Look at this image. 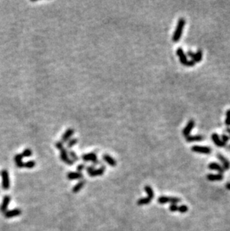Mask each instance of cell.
<instances>
[{"label": "cell", "mask_w": 230, "mask_h": 231, "mask_svg": "<svg viewBox=\"0 0 230 231\" xmlns=\"http://www.w3.org/2000/svg\"><path fill=\"white\" fill-rule=\"evenodd\" d=\"M22 154H17L14 156V161L16 163V165L17 168H24V162L22 161Z\"/></svg>", "instance_id": "ffe728a7"}, {"label": "cell", "mask_w": 230, "mask_h": 231, "mask_svg": "<svg viewBox=\"0 0 230 231\" xmlns=\"http://www.w3.org/2000/svg\"><path fill=\"white\" fill-rule=\"evenodd\" d=\"M194 126H195V121L192 119L190 120V121H188L187 125L185 126V127L183 129L182 135H184V137H187L188 136V135H190V133H191V132L192 131V129H193V127H194Z\"/></svg>", "instance_id": "52a82bcc"}, {"label": "cell", "mask_w": 230, "mask_h": 231, "mask_svg": "<svg viewBox=\"0 0 230 231\" xmlns=\"http://www.w3.org/2000/svg\"><path fill=\"white\" fill-rule=\"evenodd\" d=\"M85 168H86V165H85V164H81V165H78L77 166V172H79V173H81V171H83Z\"/></svg>", "instance_id": "d6a6232c"}, {"label": "cell", "mask_w": 230, "mask_h": 231, "mask_svg": "<svg viewBox=\"0 0 230 231\" xmlns=\"http://www.w3.org/2000/svg\"><path fill=\"white\" fill-rule=\"evenodd\" d=\"M152 201V199L149 198V197H143V198L139 199L138 201H137V204L139 206H143V205H147L149 204Z\"/></svg>", "instance_id": "603a6c76"}, {"label": "cell", "mask_w": 230, "mask_h": 231, "mask_svg": "<svg viewBox=\"0 0 230 231\" xmlns=\"http://www.w3.org/2000/svg\"><path fill=\"white\" fill-rule=\"evenodd\" d=\"M180 198L177 197H167V196H160L158 198V202L161 204H165L167 203H171L172 204H176L181 202Z\"/></svg>", "instance_id": "3957f363"}, {"label": "cell", "mask_w": 230, "mask_h": 231, "mask_svg": "<svg viewBox=\"0 0 230 231\" xmlns=\"http://www.w3.org/2000/svg\"><path fill=\"white\" fill-rule=\"evenodd\" d=\"M105 171V165H102L100 168H98V169L94 170V171L92 172L90 174H89V176L90 177L102 176V175H103Z\"/></svg>", "instance_id": "e0dca14e"}, {"label": "cell", "mask_w": 230, "mask_h": 231, "mask_svg": "<svg viewBox=\"0 0 230 231\" xmlns=\"http://www.w3.org/2000/svg\"><path fill=\"white\" fill-rule=\"evenodd\" d=\"M208 168L211 170H214V171H218L220 174H223L225 171L223 166H221L217 162H211L208 165Z\"/></svg>", "instance_id": "8fae6325"}, {"label": "cell", "mask_w": 230, "mask_h": 231, "mask_svg": "<svg viewBox=\"0 0 230 231\" xmlns=\"http://www.w3.org/2000/svg\"><path fill=\"white\" fill-rule=\"evenodd\" d=\"M85 183H86V182H85V180H81V181L78 182V183L76 184V185H75V186L73 187V189H72L73 193H78V192L83 188Z\"/></svg>", "instance_id": "44dd1931"}, {"label": "cell", "mask_w": 230, "mask_h": 231, "mask_svg": "<svg viewBox=\"0 0 230 231\" xmlns=\"http://www.w3.org/2000/svg\"><path fill=\"white\" fill-rule=\"evenodd\" d=\"M176 54H177L178 57L179 58V61H180L181 64H182V65H183L184 66H186V67H188V62H189V60H188L187 55H185V53H184V50H183V49L182 47H179L177 49Z\"/></svg>", "instance_id": "5b68a950"}, {"label": "cell", "mask_w": 230, "mask_h": 231, "mask_svg": "<svg viewBox=\"0 0 230 231\" xmlns=\"http://www.w3.org/2000/svg\"><path fill=\"white\" fill-rule=\"evenodd\" d=\"M217 159L220 161V162L222 163L223 165V168H224V170H229L230 168V162L229 161L226 159L225 156H224L222 154L218 153L217 155Z\"/></svg>", "instance_id": "7c38bea8"}, {"label": "cell", "mask_w": 230, "mask_h": 231, "mask_svg": "<svg viewBox=\"0 0 230 231\" xmlns=\"http://www.w3.org/2000/svg\"><path fill=\"white\" fill-rule=\"evenodd\" d=\"M144 190L147 194V197L153 200V197H154V192H153V189H152V187L149 186V185H146L144 187Z\"/></svg>", "instance_id": "cb8c5ba5"}, {"label": "cell", "mask_w": 230, "mask_h": 231, "mask_svg": "<svg viewBox=\"0 0 230 231\" xmlns=\"http://www.w3.org/2000/svg\"><path fill=\"white\" fill-rule=\"evenodd\" d=\"M36 163L35 161L31 160V161H28L24 163V167L26 168H29V169H31V168H33L34 166H35Z\"/></svg>", "instance_id": "484cf974"}, {"label": "cell", "mask_w": 230, "mask_h": 231, "mask_svg": "<svg viewBox=\"0 0 230 231\" xmlns=\"http://www.w3.org/2000/svg\"><path fill=\"white\" fill-rule=\"evenodd\" d=\"M55 147H56L59 150V151H60V159H61L64 163L69 165H72L74 164V161L69 157L67 150L64 148V145H63L61 141H57L56 143H55Z\"/></svg>", "instance_id": "6da1fadb"}, {"label": "cell", "mask_w": 230, "mask_h": 231, "mask_svg": "<svg viewBox=\"0 0 230 231\" xmlns=\"http://www.w3.org/2000/svg\"><path fill=\"white\" fill-rule=\"evenodd\" d=\"M21 154H22V157H30V156L32 155V151H31L30 149L27 148L22 151V153Z\"/></svg>", "instance_id": "4316f807"}, {"label": "cell", "mask_w": 230, "mask_h": 231, "mask_svg": "<svg viewBox=\"0 0 230 231\" xmlns=\"http://www.w3.org/2000/svg\"><path fill=\"white\" fill-rule=\"evenodd\" d=\"M21 213H22L21 209H18V208H16V209H14L8 210V211L5 212V217L7 218H14V217H17V216H18V215H20Z\"/></svg>", "instance_id": "9c48e42d"}, {"label": "cell", "mask_w": 230, "mask_h": 231, "mask_svg": "<svg viewBox=\"0 0 230 231\" xmlns=\"http://www.w3.org/2000/svg\"><path fill=\"white\" fill-rule=\"evenodd\" d=\"M226 188L227 189H229V190H230V183H226Z\"/></svg>", "instance_id": "d590c367"}, {"label": "cell", "mask_w": 230, "mask_h": 231, "mask_svg": "<svg viewBox=\"0 0 230 231\" xmlns=\"http://www.w3.org/2000/svg\"><path fill=\"white\" fill-rule=\"evenodd\" d=\"M212 141H214V145H215L216 146H217V147H224L226 146V144H224V142L222 141V140L220 139V138L218 134H217V133H213L212 135Z\"/></svg>", "instance_id": "5bb4252c"}, {"label": "cell", "mask_w": 230, "mask_h": 231, "mask_svg": "<svg viewBox=\"0 0 230 231\" xmlns=\"http://www.w3.org/2000/svg\"><path fill=\"white\" fill-rule=\"evenodd\" d=\"M1 176L2 179V188L5 190H8L10 188V179H9V174H8V172L7 170H2L1 171Z\"/></svg>", "instance_id": "277c9868"}, {"label": "cell", "mask_w": 230, "mask_h": 231, "mask_svg": "<svg viewBox=\"0 0 230 231\" xmlns=\"http://www.w3.org/2000/svg\"><path fill=\"white\" fill-rule=\"evenodd\" d=\"M204 139L203 135H188L185 137V140L188 142H193V141H201Z\"/></svg>", "instance_id": "d6986e66"}, {"label": "cell", "mask_w": 230, "mask_h": 231, "mask_svg": "<svg viewBox=\"0 0 230 231\" xmlns=\"http://www.w3.org/2000/svg\"><path fill=\"white\" fill-rule=\"evenodd\" d=\"M102 159H103V160L105 161L106 163H108L109 165L112 167L117 165V161L115 160L114 158L109 155V154H104V155L102 156Z\"/></svg>", "instance_id": "9a60e30c"}, {"label": "cell", "mask_w": 230, "mask_h": 231, "mask_svg": "<svg viewBox=\"0 0 230 231\" xmlns=\"http://www.w3.org/2000/svg\"><path fill=\"white\" fill-rule=\"evenodd\" d=\"M203 58V51L201 50H198L196 53H194V58L193 61L195 63H199L202 61Z\"/></svg>", "instance_id": "7402d4cb"}, {"label": "cell", "mask_w": 230, "mask_h": 231, "mask_svg": "<svg viewBox=\"0 0 230 231\" xmlns=\"http://www.w3.org/2000/svg\"><path fill=\"white\" fill-rule=\"evenodd\" d=\"M225 124L229 127L230 126V109H228L226 112V120H225Z\"/></svg>", "instance_id": "83f0119b"}, {"label": "cell", "mask_w": 230, "mask_h": 231, "mask_svg": "<svg viewBox=\"0 0 230 231\" xmlns=\"http://www.w3.org/2000/svg\"><path fill=\"white\" fill-rule=\"evenodd\" d=\"M226 133H228L229 134V139H230V128L229 127H227V129H226Z\"/></svg>", "instance_id": "8d00e7d4"}, {"label": "cell", "mask_w": 230, "mask_h": 231, "mask_svg": "<svg viewBox=\"0 0 230 231\" xmlns=\"http://www.w3.org/2000/svg\"><path fill=\"white\" fill-rule=\"evenodd\" d=\"M221 138H222V141L224 142V144H226L228 141H229V137L228 136V135H226V134H223L222 135H221Z\"/></svg>", "instance_id": "4dcf8cb0"}, {"label": "cell", "mask_w": 230, "mask_h": 231, "mask_svg": "<svg viewBox=\"0 0 230 231\" xmlns=\"http://www.w3.org/2000/svg\"><path fill=\"white\" fill-rule=\"evenodd\" d=\"M78 139L77 138H72V139H69L67 141V148H72L73 147H74L75 145L77 144Z\"/></svg>", "instance_id": "d4e9b609"}, {"label": "cell", "mask_w": 230, "mask_h": 231, "mask_svg": "<svg viewBox=\"0 0 230 231\" xmlns=\"http://www.w3.org/2000/svg\"><path fill=\"white\" fill-rule=\"evenodd\" d=\"M67 177L70 180H80V179L83 178V175L79 172H69L67 175Z\"/></svg>", "instance_id": "2e32d148"}, {"label": "cell", "mask_w": 230, "mask_h": 231, "mask_svg": "<svg viewBox=\"0 0 230 231\" xmlns=\"http://www.w3.org/2000/svg\"><path fill=\"white\" fill-rule=\"evenodd\" d=\"M207 180H208L209 181H220L224 179V175L220 174H212V173H209L206 176Z\"/></svg>", "instance_id": "ac0fdd59"}, {"label": "cell", "mask_w": 230, "mask_h": 231, "mask_svg": "<svg viewBox=\"0 0 230 231\" xmlns=\"http://www.w3.org/2000/svg\"><path fill=\"white\" fill-rule=\"evenodd\" d=\"M186 21L184 18L181 17V18L179 19L177 22V26L176 28L175 32L173 33V35H172V41L175 43L179 42V40L181 39L183 33V29H184V26H185Z\"/></svg>", "instance_id": "7a4b0ae2"}, {"label": "cell", "mask_w": 230, "mask_h": 231, "mask_svg": "<svg viewBox=\"0 0 230 231\" xmlns=\"http://www.w3.org/2000/svg\"><path fill=\"white\" fill-rule=\"evenodd\" d=\"M229 148L230 149V145H229Z\"/></svg>", "instance_id": "74e56055"}, {"label": "cell", "mask_w": 230, "mask_h": 231, "mask_svg": "<svg viewBox=\"0 0 230 231\" xmlns=\"http://www.w3.org/2000/svg\"><path fill=\"white\" fill-rule=\"evenodd\" d=\"M188 210V207L185 205H181L180 206L178 207V211L181 213H187Z\"/></svg>", "instance_id": "f546056e"}, {"label": "cell", "mask_w": 230, "mask_h": 231, "mask_svg": "<svg viewBox=\"0 0 230 231\" xmlns=\"http://www.w3.org/2000/svg\"><path fill=\"white\" fill-rule=\"evenodd\" d=\"M92 163H93V165L94 167H95L96 165H99V164H101L100 161L98 160V159H97V160H96V161H93V162H92Z\"/></svg>", "instance_id": "e575fe53"}, {"label": "cell", "mask_w": 230, "mask_h": 231, "mask_svg": "<svg viewBox=\"0 0 230 231\" xmlns=\"http://www.w3.org/2000/svg\"><path fill=\"white\" fill-rule=\"evenodd\" d=\"M81 158H82V159L85 161H91V162L98 159H97V154L95 153H89L84 154L81 156Z\"/></svg>", "instance_id": "4fadbf2b"}, {"label": "cell", "mask_w": 230, "mask_h": 231, "mask_svg": "<svg viewBox=\"0 0 230 231\" xmlns=\"http://www.w3.org/2000/svg\"><path fill=\"white\" fill-rule=\"evenodd\" d=\"M191 150L193 152L199 153H204V154H210L212 153V148L208 147H205V146H198L195 145L191 147Z\"/></svg>", "instance_id": "8992f818"}, {"label": "cell", "mask_w": 230, "mask_h": 231, "mask_svg": "<svg viewBox=\"0 0 230 231\" xmlns=\"http://www.w3.org/2000/svg\"><path fill=\"white\" fill-rule=\"evenodd\" d=\"M74 133H75V130L72 129V128H69V129H67L65 132H64V134H63L61 137V141L62 143L67 142L70 139L71 137L74 135Z\"/></svg>", "instance_id": "ba28073f"}, {"label": "cell", "mask_w": 230, "mask_h": 231, "mask_svg": "<svg viewBox=\"0 0 230 231\" xmlns=\"http://www.w3.org/2000/svg\"><path fill=\"white\" fill-rule=\"evenodd\" d=\"M10 196L9 195L5 196L2 201V204L1 206H0V211H1L2 213H5V212L8 211L7 209H8V206L10 204Z\"/></svg>", "instance_id": "30bf717a"}, {"label": "cell", "mask_w": 230, "mask_h": 231, "mask_svg": "<svg viewBox=\"0 0 230 231\" xmlns=\"http://www.w3.org/2000/svg\"><path fill=\"white\" fill-rule=\"evenodd\" d=\"M178 207H179V206H178L176 204H171L170 206V207H169V209H170L171 212H176L178 211Z\"/></svg>", "instance_id": "1f68e13d"}, {"label": "cell", "mask_w": 230, "mask_h": 231, "mask_svg": "<svg viewBox=\"0 0 230 231\" xmlns=\"http://www.w3.org/2000/svg\"><path fill=\"white\" fill-rule=\"evenodd\" d=\"M69 157H70V159H72V160L74 161V162H75V161L78 160V157L77 154H76V153L74 152V151H72V150L69 151Z\"/></svg>", "instance_id": "f1b7e54d"}, {"label": "cell", "mask_w": 230, "mask_h": 231, "mask_svg": "<svg viewBox=\"0 0 230 231\" xmlns=\"http://www.w3.org/2000/svg\"><path fill=\"white\" fill-rule=\"evenodd\" d=\"M187 55H188V56H189L190 58H191V60H193V58H194V53L192 51H191V50H189V51L187 52Z\"/></svg>", "instance_id": "836d02e7"}]
</instances>
